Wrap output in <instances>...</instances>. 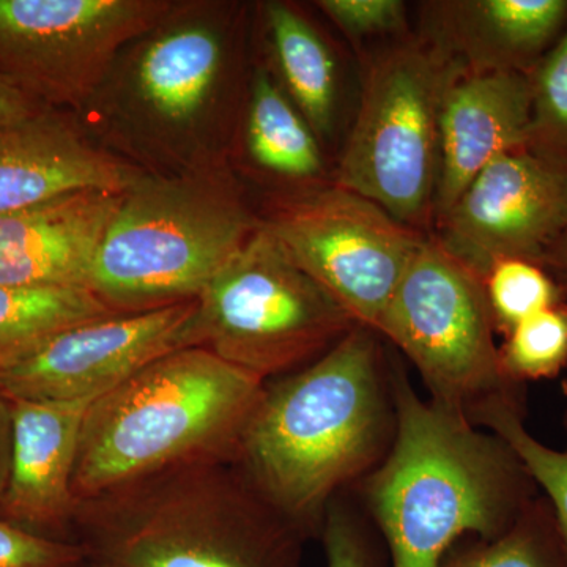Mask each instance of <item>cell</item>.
<instances>
[{
    "mask_svg": "<svg viewBox=\"0 0 567 567\" xmlns=\"http://www.w3.org/2000/svg\"><path fill=\"white\" fill-rule=\"evenodd\" d=\"M251 13L234 0H174L73 112L84 133L142 174L230 163L252 69Z\"/></svg>",
    "mask_w": 567,
    "mask_h": 567,
    "instance_id": "6da1fadb",
    "label": "cell"
},
{
    "mask_svg": "<svg viewBox=\"0 0 567 567\" xmlns=\"http://www.w3.org/2000/svg\"><path fill=\"white\" fill-rule=\"evenodd\" d=\"M394 432L390 357L357 324L311 364L267 382L238 462L284 516L319 537L338 492L374 472Z\"/></svg>",
    "mask_w": 567,
    "mask_h": 567,
    "instance_id": "7a4b0ae2",
    "label": "cell"
},
{
    "mask_svg": "<svg viewBox=\"0 0 567 567\" xmlns=\"http://www.w3.org/2000/svg\"><path fill=\"white\" fill-rule=\"evenodd\" d=\"M390 386L394 440L361 481L365 506L391 567H439L466 537L503 535L537 487L505 440L458 410L420 398L391 360Z\"/></svg>",
    "mask_w": 567,
    "mask_h": 567,
    "instance_id": "3957f363",
    "label": "cell"
},
{
    "mask_svg": "<svg viewBox=\"0 0 567 567\" xmlns=\"http://www.w3.org/2000/svg\"><path fill=\"white\" fill-rule=\"evenodd\" d=\"M267 382L200 347L145 365L89 406L74 468L78 505L218 458H238Z\"/></svg>",
    "mask_w": 567,
    "mask_h": 567,
    "instance_id": "277c9868",
    "label": "cell"
},
{
    "mask_svg": "<svg viewBox=\"0 0 567 567\" xmlns=\"http://www.w3.org/2000/svg\"><path fill=\"white\" fill-rule=\"evenodd\" d=\"M74 528L104 567H301L309 536L238 458L175 470L78 505Z\"/></svg>",
    "mask_w": 567,
    "mask_h": 567,
    "instance_id": "5b68a950",
    "label": "cell"
},
{
    "mask_svg": "<svg viewBox=\"0 0 567 567\" xmlns=\"http://www.w3.org/2000/svg\"><path fill=\"white\" fill-rule=\"evenodd\" d=\"M259 226L230 163L141 174L121 194L89 290L117 315L196 300Z\"/></svg>",
    "mask_w": 567,
    "mask_h": 567,
    "instance_id": "8992f818",
    "label": "cell"
},
{
    "mask_svg": "<svg viewBox=\"0 0 567 567\" xmlns=\"http://www.w3.org/2000/svg\"><path fill=\"white\" fill-rule=\"evenodd\" d=\"M361 59L357 110L331 183L431 234L440 111L447 85L462 71L413 32Z\"/></svg>",
    "mask_w": 567,
    "mask_h": 567,
    "instance_id": "52a82bcc",
    "label": "cell"
},
{
    "mask_svg": "<svg viewBox=\"0 0 567 567\" xmlns=\"http://www.w3.org/2000/svg\"><path fill=\"white\" fill-rule=\"evenodd\" d=\"M354 327L260 223L196 298L185 346L268 382L311 364Z\"/></svg>",
    "mask_w": 567,
    "mask_h": 567,
    "instance_id": "ba28073f",
    "label": "cell"
},
{
    "mask_svg": "<svg viewBox=\"0 0 567 567\" xmlns=\"http://www.w3.org/2000/svg\"><path fill=\"white\" fill-rule=\"evenodd\" d=\"M375 333L415 365L431 401L475 420L488 405L522 401L507 380L483 279L425 235Z\"/></svg>",
    "mask_w": 567,
    "mask_h": 567,
    "instance_id": "9c48e42d",
    "label": "cell"
},
{
    "mask_svg": "<svg viewBox=\"0 0 567 567\" xmlns=\"http://www.w3.org/2000/svg\"><path fill=\"white\" fill-rule=\"evenodd\" d=\"M260 223L354 323L374 331L427 235L331 182L287 194Z\"/></svg>",
    "mask_w": 567,
    "mask_h": 567,
    "instance_id": "30bf717a",
    "label": "cell"
},
{
    "mask_svg": "<svg viewBox=\"0 0 567 567\" xmlns=\"http://www.w3.org/2000/svg\"><path fill=\"white\" fill-rule=\"evenodd\" d=\"M174 0H0V76L52 110L76 112L122 48Z\"/></svg>",
    "mask_w": 567,
    "mask_h": 567,
    "instance_id": "8fae6325",
    "label": "cell"
},
{
    "mask_svg": "<svg viewBox=\"0 0 567 567\" xmlns=\"http://www.w3.org/2000/svg\"><path fill=\"white\" fill-rule=\"evenodd\" d=\"M566 223L567 169L522 148L484 167L432 234L484 279L499 260L540 264Z\"/></svg>",
    "mask_w": 567,
    "mask_h": 567,
    "instance_id": "7c38bea8",
    "label": "cell"
},
{
    "mask_svg": "<svg viewBox=\"0 0 567 567\" xmlns=\"http://www.w3.org/2000/svg\"><path fill=\"white\" fill-rule=\"evenodd\" d=\"M194 305L100 317L69 328L39 352L0 369V394L7 401L100 398L164 354L186 349Z\"/></svg>",
    "mask_w": 567,
    "mask_h": 567,
    "instance_id": "4fadbf2b",
    "label": "cell"
},
{
    "mask_svg": "<svg viewBox=\"0 0 567 567\" xmlns=\"http://www.w3.org/2000/svg\"><path fill=\"white\" fill-rule=\"evenodd\" d=\"M141 174L99 147L73 112L47 107L0 126V215L63 194L123 193Z\"/></svg>",
    "mask_w": 567,
    "mask_h": 567,
    "instance_id": "5bb4252c",
    "label": "cell"
},
{
    "mask_svg": "<svg viewBox=\"0 0 567 567\" xmlns=\"http://www.w3.org/2000/svg\"><path fill=\"white\" fill-rule=\"evenodd\" d=\"M417 35L462 74H528L567 28V0H425Z\"/></svg>",
    "mask_w": 567,
    "mask_h": 567,
    "instance_id": "9a60e30c",
    "label": "cell"
},
{
    "mask_svg": "<svg viewBox=\"0 0 567 567\" xmlns=\"http://www.w3.org/2000/svg\"><path fill=\"white\" fill-rule=\"evenodd\" d=\"M93 401H9L10 470L0 498L6 520L43 536L74 527V468Z\"/></svg>",
    "mask_w": 567,
    "mask_h": 567,
    "instance_id": "2e32d148",
    "label": "cell"
},
{
    "mask_svg": "<svg viewBox=\"0 0 567 567\" xmlns=\"http://www.w3.org/2000/svg\"><path fill=\"white\" fill-rule=\"evenodd\" d=\"M122 193L63 194L0 215V286L87 289Z\"/></svg>",
    "mask_w": 567,
    "mask_h": 567,
    "instance_id": "e0dca14e",
    "label": "cell"
},
{
    "mask_svg": "<svg viewBox=\"0 0 567 567\" xmlns=\"http://www.w3.org/2000/svg\"><path fill=\"white\" fill-rule=\"evenodd\" d=\"M532 117L528 74H458L440 111V169L434 226L477 174L527 144Z\"/></svg>",
    "mask_w": 567,
    "mask_h": 567,
    "instance_id": "ac0fdd59",
    "label": "cell"
},
{
    "mask_svg": "<svg viewBox=\"0 0 567 567\" xmlns=\"http://www.w3.org/2000/svg\"><path fill=\"white\" fill-rule=\"evenodd\" d=\"M254 31L265 43L264 63L303 114L322 145L341 117L344 73L334 44L300 7L270 0L252 7Z\"/></svg>",
    "mask_w": 567,
    "mask_h": 567,
    "instance_id": "d6986e66",
    "label": "cell"
},
{
    "mask_svg": "<svg viewBox=\"0 0 567 567\" xmlns=\"http://www.w3.org/2000/svg\"><path fill=\"white\" fill-rule=\"evenodd\" d=\"M238 134L254 169L290 193L331 182L322 142L262 61L252 63Z\"/></svg>",
    "mask_w": 567,
    "mask_h": 567,
    "instance_id": "ffe728a7",
    "label": "cell"
},
{
    "mask_svg": "<svg viewBox=\"0 0 567 567\" xmlns=\"http://www.w3.org/2000/svg\"><path fill=\"white\" fill-rule=\"evenodd\" d=\"M117 315L87 289L0 286V369L39 352L69 328Z\"/></svg>",
    "mask_w": 567,
    "mask_h": 567,
    "instance_id": "44dd1931",
    "label": "cell"
},
{
    "mask_svg": "<svg viewBox=\"0 0 567 567\" xmlns=\"http://www.w3.org/2000/svg\"><path fill=\"white\" fill-rule=\"evenodd\" d=\"M439 567H566L550 505L536 496L503 535L461 540Z\"/></svg>",
    "mask_w": 567,
    "mask_h": 567,
    "instance_id": "7402d4cb",
    "label": "cell"
},
{
    "mask_svg": "<svg viewBox=\"0 0 567 567\" xmlns=\"http://www.w3.org/2000/svg\"><path fill=\"white\" fill-rule=\"evenodd\" d=\"M473 424L505 440L543 492L554 513L567 567V447L557 450L536 439L525 425L520 401L496 402L484 409Z\"/></svg>",
    "mask_w": 567,
    "mask_h": 567,
    "instance_id": "603a6c76",
    "label": "cell"
},
{
    "mask_svg": "<svg viewBox=\"0 0 567 567\" xmlns=\"http://www.w3.org/2000/svg\"><path fill=\"white\" fill-rule=\"evenodd\" d=\"M528 80L532 117L525 151L567 169V28Z\"/></svg>",
    "mask_w": 567,
    "mask_h": 567,
    "instance_id": "cb8c5ba5",
    "label": "cell"
},
{
    "mask_svg": "<svg viewBox=\"0 0 567 567\" xmlns=\"http://www.w3.org/2000/svg\"><path fill=\"white\" fill-rule=\"evenodd\" d=\"M499 361L509 382L555 379L567 365V305L550 306L517 323L499 346Z\"/></svg>",
    "mask_w": 567,
    "mask_h": 567,
    "instance_id": "d4e9b609",
    "label": "cell"
},
{
    "mask_svg": "<svg viewBox=\"0 0 567 567\" xmlns=\"http://www.w3.org/2000/svg\"><path fill=\"white\" fill-rule=\"evenodd\" d=\"M483 282L496 331L503 334L522 320L565 301L566 293L554 276L533 260H499L492 265Z\"/></svg>",
    "mask_w": 567,
    "mask_h": 567,
    "instance_id": "484cf974",
    "label": "cell"
},
{
    "mask_svg": "<svg viewBox=\"0 0 567 567\" xmlns=\"http://www.w3.org/2000/svg\"><path fill=\"white\" fill-rule=\"evenodd\" d=\"M316 7L358 48L390 43L412 32L402 0H319Z\"/></svg>",
    "mask_w": 567,
    "mask_h": 567,
    "instance_id": "4316f807",
    "label": "cell"
},
{
    "mask_svg": "<svg viewBox=\"0 0 567 567\" xmlns=\"http://www.w3.org/2000/svg\"><path fill=\"white\" fill-rule=\"evenodd\" d=\"M89 555L78 540L33 533L0 518V567H85Z\"/></svg>",
    "mask_w": 567,
    "mask_h": 567,
    "instance_id": "83f0119b",
    "label": "cell"
},
{
    "mask_svg": "<svg viewBox=\"0 0 567 567\" xmlns=\"http://www.w3.org/2000/svg\"><path fill=\"white\" fill-rule=\"evenodd\" d=\"M319 537L327 567H385L383 551L361 522L336 499L324 514Z\"/></svg>",
    "mask_w": 567,
    "mask_h": 567,
    "instance_id": "f1b7e54d",
    "label": "cell"
},
{
    "mask_svg": "<svg viewBox=\"0 0 567 567\" xmlns=\"http://www.w3.org/2000/svg\"><path fill=\"white\" fill-rule=\"evenodd\" d=\"M43 110H47V106L35 102L6 78L0 76V126L24 121Z\"/></svg>",
    "mask_w": 567,
    "mask_h": 567,
    "instance_id": "f546056e",
    "label": "cell"
},
{
    "mask_svg": "<svg viewBox=\"0 0 567 567\" xmlns=\"http://www.w3.org/2000/svg\"><path fill=\"white\" fill-rule=\"evenodd\" d=\"M540 265L554 276L563 292L567 295V223L557 240L544 254Z\"/></svg>",
    "mask_w": 567,
    "mask_h": 567,
    "instance_id": "4dcf8cb0",
    "label": "cell"
},
{
    "mask_svg": "<svg viewBox=\"0 0 567 567\" xmlns=\"http://www.w3.org/2000/svg\"><path fill=\"white\" fill-rule=\"evenodd\" d=\"M11 453V406L10 402L0 394V498L6 492L9 480Z\"/></svg>",
    "mask_w": 567,
    "mask_h": 567,
    "instance_id": "1f68e13d",
    "label": "cell"
},
{
    "mask_svg": "<svg viewBox=\"0 0 567 567\" xmlns=\"http://www.w3.org/2000/svg\"><path fill=\"white\" fill-rule=\"evenodd\" d=\"M561 391H563V394H565L567 398V377H566V379H563Z\"/></svg>",
    "mask_w": 567,
    "mask_h": 567,
    "instance_id": "d6a6232c",
    "label": "cell"
},
{
    "mask_svg": "<svg viewBox=\"0 0 567 567\" xmlns=\"http://www.w3.org/2000/svg\"><path fill=\"white\" fill-rule=\"evenodd\" d=\"M91 563V561H89ZM92 567H104V566H99V565H93V563H91Z\"/></svg>",
    "mask_w": 567,
    "mask_h": 567,
    "instance_id": "836d02e7",
    "label": "cell"
},
{
    "mask_svg": "<svg viewBox=\"0 0 567 567\" xmlns=\"http://www.w3.org/2000/svg\"><path fill=\"white\" fill-rule=\"evenodd\" d=\"M85 567H92L91 563H89V565H87V566H85Z\"/></svg>",
    "mask_w": 567,
    "mask_h": 567,
    "instance_id": "e575fe53",
    "label": "cell"
}]
</instances>
